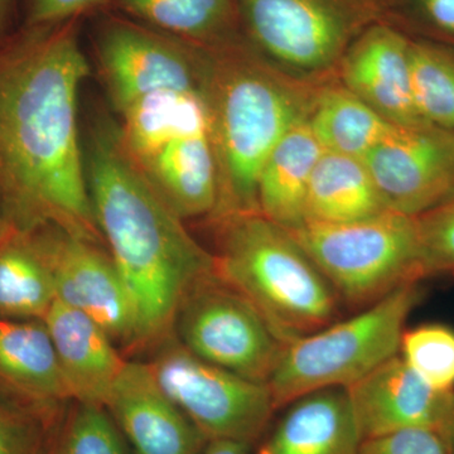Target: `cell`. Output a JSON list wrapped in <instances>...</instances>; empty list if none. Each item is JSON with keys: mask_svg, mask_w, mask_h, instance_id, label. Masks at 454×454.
<instances>
[{"mask_svg": "<svg viewBox=\"0 0 454 454\" xmlns=\"http://www.w3.org/2000/svg\"><path fill=\"white\" fill-rule=\"evenodd\" d=\"M197 49L200 94L217 168L216 207L207 220L255 214L260 170L283 137L309 121L324 82L284 73L247 35Z\"/></svg>", "mask_w": 454, "mask_h": 454, "instance_id": "cell-3", "label": "cell"}, {"mask_svg": "<svg viewBox=\"0 0 454 454\" xmlns=\"http://www.w3.org/2000/svg\"><path fill=\"white\" fill-rule=\"evenodd\" d=\"M0 394L50 420L71 402L43 321L0 318Z\"/></svg>", "mask_w": 454, "mask_h": 454, "instance_id": "cell-16", "label": "cell"}, {"mask_svg": "<svg viewBox=\"0 0 454 454\" xmlns=\"http://www.w3.org/2000/svg\"><path fill=\"white\" fill-rule=\"evenodd\" d=\"M92 210L136 317L134 348L173 334L182 301L216 270L206 250L128 153L109 116L92 121L83 142Z\"/></svg>", "mask_w": 454, "mask_h": 454, "instance_id": "cell-2", "label": "cell"}, {"mask_svg": "<svg viewBox=\"0 0 454 454\" xmlns=\"http://www.w3.org/2000/svg\"><path fill=\"white\" fill-rule=\"evenodd\" d=\"M361 442L346 389H327L289 404L258 454H356Z\"/></svg>", "mask_w": 454, "mask_h": 454, "instance_id": "cell-19", "label": "cell"}, {"mask_svg": "<svg viewBox=\"0 0 454 454\" xmlns=\"http://www.w3.org/2000/svg\"><path fill=\"white\" fill-rule=\"evenodd\" d=\"M97 55L98 73L118 114L160 90L200 91L196 44L136 20H106L98 32Z\"/></svg>", "mask_w": 454, "mask_h": 454, "instance_id": "cell-10", "label": "cell"}, {"mask_svg": "<svg viewBox=\"0 0 454 454\" xmlns=\"http://www.w3.org/2000/svg\"><path fill=\"white\" fill-rule=\"evenodd\" d=\"M52 278L31 232L0 245V318L43 321L55 303Z\"/></svg>", "mask_w": 454, "mask_h": 454, "instance_id": "cell-25", "label": "cell"}, {"mask_svg": "<svg viewBox=\"0 0 454 454\" xmlns=\"http://www.w3.org/2000/svg\"><path fill=\"white\" fill-rule=\"evenodd\" d=\"M356 454H450V450L437 432L409 429L364 439Z\"/></svg>", "mask_w": 454, "mask_h": 454, "instance_id": "cell-32", "label": "cell"}, {"mask_svg": "<svg viewBox=\"0 0 454 454\" xmlns=\"http://www.w3.org/2000/svg\"><path fill=\"white\" fill-rule=\"evenodd\" d=\"M382 22L414 40L454 44V0H380Z\"/></svg>", "mask_w": 454, "mask_h": 454, "instance_id": "cell-29", "label": "cell"}, {"mask_svg": "<svg viewBox=\"0 0 454 454\" xmlns=\"http://www.w3.org/2000/svg\"><path fill=\"white\" fill-rule=\"evenodd\" d=\"M109 0H28L27 28L59 25Z\"/></svg>", "mask_w": 454, "mask_h": 454, "instance_id": "cell-33", "label": "cell"}, {"mask_svg": "<svg viewBox=\"0 0 454 454\" xmlns=\"http://www.w3.org/2000/svg\"><path fill=\"white\" fill-rule=\"evenodd\" d=\"M89 74L73 20L27 28L0 49V203L16 231L56 226L106 247L79 128Z\"/></svg>", "mask_w": 454, "mask_h": 454, "instance_id": "cell-1", "label": "cell"}, {"mask_svg": "<svg viewBox=\"0 0 454 454\" xmlns=\"http://www.w3.org/2000/svg\"><path fill=\"white\" fill-rule=\"evenodd\" d=\"M247 444L232 441L207 442L201 454H247Z\"/></svg>", "mask_w": 454, "mask_h": 454, "instance_id": "cell-34", "label": "cell"}, {"mask_svg": "<svg viewBox=\"0 0 454 454\" xmlns=\"http://www.w3.org/2000/svg\"><path fill=\"white\" fill-rule=\"evenodd\" d=\"M148 361L160 387L210 441L250 446L262 437L274 411L267 382L236 375L191 354L175 334Z\"/></svg>", "mask_w": 454, "mask_h": 454, "instance_id": "cell-8", "label": "cell"}, {"mask_svg": "<svg viewBox=\"0 0 454 454\" xmlns=\"http://www.w3.org/2000/svg\"><path fill=\"white\" fill-rule=\"evenodd\" d=\"M104 408L137 454H201L207 444L164 393L148 363L127 361Z\"/></svg>", "mask_w": 454, "mask_h": 454, "instance_id": "cell-15", "label": "cell"}, {"mask_svg": "<svg viewBox=\"0 0 454 454\" xmlns=\"http://www.w3.org/2000/svg\"><path fill=\"white\" fill-rule=\"evenodd\" d=\"M138 166L181 219L211 216L217 168L208 125L178 134Z\"/></svg>", "mask_w": 454, "mask_h": 454, "instance_id": "cell-18", "label": "cell"}, {"mask_svg": "<svg viewBox=\"0 0 454 454\" xmlns=\"http://www.w3.org/2000/svg\"><path fill=\"white\" fill-rule=\"evenodd\" d=\"M446 439L448 446H450V454H454V409L452 419H450V428H448Z\"/></svg>", "mask_w": 454, "mask_h": 454, "instance_id": "cell-37", "label": "cell"}, {"mask_svg": "<svg viewBox=\"0 0 454 454\" xmlns=\"http://www.w3.org/2000/svg\"><path fill=\"white\" fill-rule=\"evenodd\" d=\"M420 298L419 283L406 284L358 315L288 343L268 381L276 409L317 391L348 389L399 354Z\"/></svg>", "mask_w": 454, "mask_h": 454, "instance_id": "cell-5", "label": "cell"}, {"mask_svg": "<svg viewBox=\"0 0 454 454\" xmlns=\"http://www.w3.org/2000/svg\"><path fill=\"white\" fill-rule=\"evenodd\" d=\"M346 393L363 441L409 429L433 430L447 437L454 390L430 387L399 354Z\"/></svg>", "mask_w": 454, "mask_h": 454, "instance_id": "cell-13", "label": "cell"}, {"mask_svg": "<svg viewBox=\"0 0 454 454\" xmlns=\"http://www.w3.org/2000/svg\"><path fill=\"white\" fill-rule=\"evenodd\" d=\"M399 355L430 387L454 390V330L428 324L405 330Z\"/></svg>", "mask_w": 454, "mask_h": 454, "instance_id": "cell-28", "label": "cell"}, {"mask_svg": "<svg viewBox=\"0 0 454 454\" xmlns=\"http://www.w3.org/2000/svg\"><path fill=\"white\" fill-rule=\"evenodd\" d=\"M57 422L0 394V454H46Z\"/></svg>", "mask_w": 454, "mask_h": 454, "instance_id": "cell-30", "label": "cell"}, {"mask_svg": "<svg viewBox=\"0 0 454 454\" xmlns=\"http://www.w3.org/2000/svg\"><path fill=\"white\" fill-rule=\"evenodd\" d=\"M119 115L122 143L138 164L178 134L208 125L201 94L191 90L152 92Z\"/></svg>", "mask_w": 454, "mask_h": 454, "instance_id": "cell-23", "label": "cell"}, {"mask_svg": "<svg viewBox=\"0 0 454 454\" xmlns=\"http://www.w3.org/2000/svg\"><path fill=\"white\" fill-rule=\"evenodd\" d=\"M71 402L104 408L127 360L109 333L85 313L55 301L43 319Z\"/></svg>", "mask_w": 454, "mask_h": 454, "instance_id": "cell-17", "label": "cell"}, {"mask_svg": "<svg viewBox=\"0 0 454 454\" xmlns=\"http://www.w3.org/2000/svg\"><path fill=\"white\" fill-rule=\"evenodd\" d=\"M411 37L379 22L361 33L340 59L337 79L395 127H420L411 83Z\"/></svg>", "mask_w": 454, "mask_h": 454, "instance_id": "cell-14", "label": "cell"}, {"mask_svg": "<svg viewBox=\"0 0 454 454\" xmlns=\"http://www.w3.org/2000/svg\"><path fill=\"white\" fill-rule=\"evenodd\" d=\"M211 225L217 274L252 301L284 343L334 322L339 297L288 229L260 212Z\"/></svg>", "mask_w": 454, "mask_h": 454, "instance_id": "cell-4", "label": "cell"}, {"mask_svg": "<svg viewBox=\"0 0 454 454\" xmlns=\"http://www.w3.org/2000/svg\"><path fill=\"white\" fill-rule=\"evenodd\" d=\"M415 219L427 278L454 277V199Z\"/></svg>", "mask_w": 454, "mask_h": 454, "instance_id": "cell-31", "label": "cell"}, {"mask_svg": "<svg viewBox=\"0 0 454 454\" xmlns=\"http://www.w3.org/2000/svg\"><path fill=\"white\" fill-rule=\"evenodd\" d=\"M324 152L309 121L283 137L260 170L258 203L262 216L288 230L306 223L309 182Z\"/></svg>", "mask_w": 454, "mask_h": 454, "instance_id": "cell-20", "label": "cell"}, {"mask_svg": "<svg viewBox=\"0 0 454 454\" xmlns=\"http://www.w3.org/2000/svg\"><path fill=\"white\" fill-rule=\"evenodd\" d=\"M14 232H16V229L12 225L4 208H3L2 203H0V245L8 240Z\"/></svg>", "mask_w": 454, "mask_h": 454, "instance_id": "cell-35", "label": "cell"}, {"mask_svg": "<svg viewBox=\"0 0 454 454\" xmlns=\"http://www.w3.org/2000/svg\"><path fill=\"white\" fill-rule=\"evenodd\" d=\"M309 124L325 152L361 160L395 128L339 79L319 86Z\"/></svg>", "mask_w": 454, "mask_h": 454, "instance_id": "cell-24", "label": "cell"}, {"mask_svg": "<svg viewBox=\"0 0 454 454\" xmlns=\"http://www.w3.org/2000/svg\"><path fill=\"white\" fill-rule=\"evenodd\" d=\"M12 5H13V0H0V35L4 32L7 26Z\"/></svg>", "mask_w": 454, "mask_h": 454, "instance_id": "cell-36", "label": "cell"}, {"mask_svg": "<svg viewBox=\"0 0 454 454\" xmlns=\"http://www.w3.org/2000/svg\"><path fill=\"white\" fill-rule=\"evenodd\" d=\"M136 22L170 37L219 46L244 37L235 0H115Z\"/></svg>", "mask_w": 454, "mask_h": 454, "instance_id": "cell-22", "label": "cell"}, {"mask_svg": "<svg viewBox=\"0 0 454 454\" xmlns=\"http://www.w3.org/2000/svg\"><path fill=\"white\" fill-rule=\"evenodd\" d=\"M387 211L361 158L324 152L310 178L306 223H340Z\"/></svg>", "mask_w": 454, "mask_h": 454, "instance_id": "cell-21", "label": "cell"}, {"mask_svg": "<svg viewBox=\"0 0 454 454\" xmlns=\"http://www.w3.org/2000/svg\"><path fill=\"white\" fill-rule=\"evenodd\" d=\"M387 211L419 217L454 199V131L395 127L363 158Z\"/></svg>", "mask_w": 454, "mask_h": 454, "instance_id": "cell-12", "label": "cell"}, {"mask_svg": "<svg viewBox=\"0 0 454 454\" xmlns=\"http://www.w3.org/2000/svg\"><path fill=\"white\" fill-rule=\"evenodd\" d=\"M415 104L424 121L454 131V44L411 38Z\"/></svg>", "mask_w": 454, "mask_h": 454, "instance_id": "cell-26", "label": "cell"}, {"mask_svg": "<svg viewBox=\"0 0 454 454\" xmlns=\"http://www.w3.org/2000/svg\"><path fill=\"white\" fill-rule=\"evenodd\" d=\"M173 334L201 360L267 384L286 346L252 301L216 270L182 301Z\"/></svg>", "mask_w": 454, "mask_h": 454, "instance_id": "cell-9", "label": "cell"}, {"mask_svg": "<svg viewBox=\"0 0 454 454\" xmlns=\"http://www.w3.org/2000/svg\"><path fill=\"white\" fill-rule=\"evenodd\" d=\"M244 35L279 67L301 82L337 79L346 51L382 22L380 0H235Z\"/></svg>", "mask_w": 454, "mask_h": 454, "instance_id": "cell-7", "label": "cell"}, {"mask_svg": "<svg viewBox=\"0 0 454 454\" xmlns=\"http://www.w3.org/2000/svg\"><path fill=\"white\" fill-rule=\"evenodd\" d=\"M29 232L49 268L56 301L94 319L114 342L134 348L133 306L106 247L56 226Z\"/></svg>", "mask_w": 454, "mask_h": 454, "instance_id": "cell-11", "label": "cell"}, {"mask_svg": "<svg viewBox=\"0 0 454 454\" xmlns=\"http://www.w3.org/2000/svg\"><path fill=\"white\" fill-rule=\"evenodd\" d=\"M46 454H127V450L106 408L74 403L56 423Z\"/></svg>", "mask_w": 454, "mask_h": 454, "instance_id": "cell-27", "label": "cell"}, {"mask_svg": "<svg viewBox=\"0 0 454 454\" xmlns=\"http://www.w3.org/2000/svg\"><path fill=\"white\" fill-rule=\"evenodd\" d=\"M289 231L340 303L364 309L427 278L415 217L384 211L352 223L307 221Z\"/></svg>", "mask_w": 454, "mask_h": 454, "instance_id": "cell-6", "label": "cell"}]
</instances>
